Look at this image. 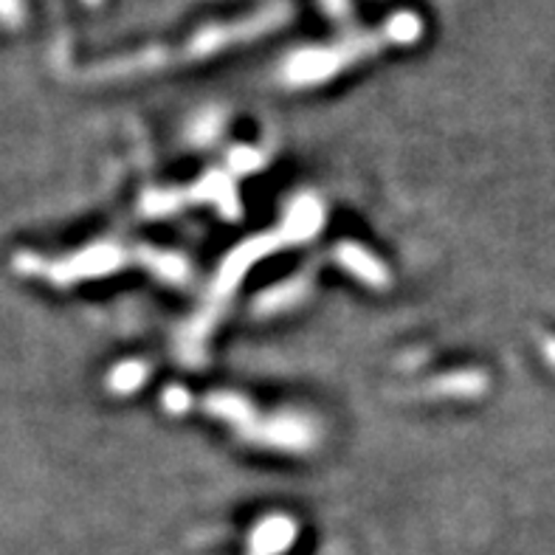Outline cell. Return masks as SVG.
Masks as SVG:
<instances>
[{
	"instance_id": "obj_6",
	"label": "cell",
	"mask_w": 555,
	"mask_h": 555,
	"mask_svg": "<svg viewBox=\"0 0 555 555\" xmlns=\"http://www.w3.org/2000/svg\"><path fill=\"white\" fill-rule=\"evenodd\" d=\"M144 378H147V370L141 364L116 366V373L111 375V387L119 389V392H133Z\"/></svg>"
},
{
	"instance_id": "obj_8",
	"label": "cell",
	"mask_w": 555,
	"mask_h": 555,
	"mask_svg": "<svg viewBox=\"0 0 555 555\" xmlns=\"http://www.w3.org/2000/svg\"><path fill=\"white\" fill-rule=\"evenodd\" d=\"M544 347H547V350H544L547 352V359L555 364V338H547V341H544Z\"/></svg>"
},
{
	"instance_id": "obj_1",
	"label": "cell",
	"mask_w": 555,
	"mask_h": 555,
	"mask_svg": "<svg viewBox=\"0 0 555 555\" xmlns=\"http://www.w3.org/2000/svg\"><path fill=\"white\" fill-rule=\"evenodd\" d=\"M288 21V7H271L262 9L260 14H251L246 21L237 23H223V26H209L204 31H197L186 46L181 49H150L141 51V54L125 56V60H116V63L99 65V77H125V74H139V70H155L167 68V65L190 63V60H201V56H209L215 51H223L234 42H246L251 37L268 31V28H276L280 23Z\"/></svg>"
},
{
	"instance_id": "obj_7",
	"label": "cell",
	"mask_w": 555,
	"mask_h": 555,
	"mask_svg": "<svg viewBox=\"0 0 555 555\" xmlns=\"http://www.w3.org/2000/svg\"><path fill=\"white\" fill-rule=\"evenodd\" d=\"M23 3L21 0H0V23L3 26H21Z\"/></svg>"
},
{
	"instance_id": "obj_4",
	"label": "cell",
	"mask_w": 555,
	"mask_h": 555,
	"mask_svg": "<svg viewBox=\"0 0 555 555\" xmlns=\"http://www.w3.org/2000/svg\"><path fill=\"white\" fill-rule=\"evenodd\" d=\"M296 539V525L285 516H271L251 533V555H280Z\"/></svg>"
},
{
	"instance_id": "obj_3",
	"label": "cell",
	"mask_w": 555,
	"mask_h": 555,
	"mask_svg": "<svg viewBox=\"0 0 555 555\" xmlns=\"http://www.w3.org/2000/svg\"><path fill=\"white\" fill-rule=\"evenodd\" d=\"M415 37H421V21H417L415 14H398L395 21H389L378 31H370L366 37H352V40L341 42V46H333V49L299 54L288 63L285 77H288L291 85L322 82V79L333 77L336 70L347 68V65L356 63L359 56L370 54V51H378L384 46H392V42H412Z\"/></svg>"
},
{
	"instance_id": "obj_5",
	"label": "cell",
	"mask_w": 555,
	"mask_h": 555,
	"mask_svg": "<svg viewBox=\"0 0 555 555\" xmlns=\"http://www.w3.org/2000/svg\"><path fill=\"white\" fill-rule=\"evenodd\" d=\"M336 254L341 257V262H345L347 271H352L356 276H361L366 285H378V288L380 285H387V268L380 266L373 254H366L364 248L341 246Z\"/></svg>"
},
{
	"instance_id": "obj_2",
	"label": "cell",
	"mask_w": 555,
	"mask_h": 555,
	"mask_svg": "<svg viewBox=\"0 0 555 555\" xmlns=\"http://www.w3.org/2000/svg\"><path fill=\"white\" fill-rule=\"evenodd\" d=\"M206 415L225 421L243 440L257 446H271L282 451H305L313 446L310 423L299 417H266L260 415L246 398L229 392H211L201 401Z\"/></svg>"
}]
</instances>
